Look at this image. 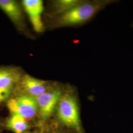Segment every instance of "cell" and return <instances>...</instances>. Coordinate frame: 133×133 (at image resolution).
<instances>
[{
	"mask_svg": "<svg viewBox=\"0 0 133 133\" xmlns=\"http://www.w3.org/2000/svg\"><path fill=\"white\" fill-rule=\"evenodd\" d=\"M114 0L84 1L63 14L59 23L63 26H75L83 24L92 19L101 10L116 3Z\"/></svg>",
	"mask_w": 133,
	"mask_h": 133,
	"instance_id": "obj_1",
	"label": "cell"
},
{
	"mask_svg": "<svg viewBox=\"0 0 133 133\" xmlns=\"http://www.w3.org/2000/svg\"><path fill=\"white\" fill-rule=\"evenodd\" d=\"M57 115L63 123L76 133H84L78 101L73 92H69L60 98L58 103Z\"/></svg>",
	"mask_w": 133,
	"mask_h": 133,
	"instance_id": "obj_2",
	"label": "cell"
},
{
	"mask_svg": "<svg viewBox=\"0 0 133 133\" xmlns=\"http://www.w3.org/2000/svg\"><path fill=\"white\" fill-rule=\"evenodd\" d=\"M8 107L12 114H18L27 119L34 117L38 110L36 99L30 95H21L10 100Z\"/></svg>",
	"mask_w": 133,
	"mask_h": 133,
	"instance_id": "obj_3",
	"label": "cell"
},
{
	"mask_svg": "<svg viewBox=\"0 0 133 133\" xmlns=\"http://www.w3.org/2000/svg\"><path fill=\"white\" fill-rule=\"evenodd\" d=\"M61 97L60 91L54 90L46 92L35 98L40 116L43 119H47L50 116Z\"/></svg>",
	"mask_w": 133,
	"mask_h": 133,
	"instance_id": "obj_4",
	"label": "cell"
},
{
	"mask_svg": "<svg viewBox=\"0 0 133 133\" xmlns=\"http://www.w3.org/2000/svg\"><path fill=\"white\" fill-rule=\"evenodd\" d=\"M22 4L34 30L38 33L43 32L44 29L42 20V14L43 10V1L41 0H24Z\"/></svg>",
	"mask_w": 133,
	"mask_h": 133,
	"instance_id": "obj_5",
	"label": "cell"
},
{
	"mask_svg": "<svg viewBox=\"0 0 133 133\" xmlns=\"http://www.w3.org/2000/svg\"><path fill=\"white\" fill-rule=\"evenodd\" d=\"M0 9L7 14L15 24L22 26L23 16L18 3L13 0H0Z\"/></svg>",
	"mask_w": 133,
	"mask_h": 133,
	"instance_id": "obj_6",
	"label": "cell"
},
{
	"mask_svg": "<svg viewBox=\"0 0 133 133\" xmlns=\"http://www.w3.org/2000/svg\"><path fill=\"white\" fill-rule=\"evenodd\" d=\"M22 85L30 96L38 97L46 92V85L45 82L26 75L22 79Z\"/></svg>",
	"mask_w": 133,
	"mask_h": 133,
	"instance_id": "obj_7",
	"label": "cell"
},
{
	"mask_svg": "<svg viewBox=\"0 0 133 133\" xmlns=\"http://www.w3.org/2000/svg\"><path fill=\"white\" fill-rule=\"evenodd\" d=\"M20 77L19 72L14 69H0V90H10Z\"/></svg>",
	"mask_w": 133,
	"mask_h": 133,
	"instance_id": "obj_8",
	"label": "cell"
},
{
	"mask_svg": "<svg viewBox=\"0 0 133 133\" xmlns=\"http://www.w3.org/2000/svg\"><path fill=\"white\" fill-rule=\"evenodd\" d=\"M7 126L9 128L16 133H21L29 128L28 124L22 116L12 114L8 120Z\"/></svg>",
	"mask_w": 133,
	"mask_h": 133,
	"instance_id": "obj_9",
	"label": "cell"
},
{
	"mask_svg": "<svg viewBox=\"0 0 133 133\" xmlns=\"http://www.w3.org/2000/svg\"><path fill=\"white\" fill-rule=\"evenodd\" d=\"M82 1L80 0H60L55 3V8L57 12L64 14L71 9Z\"/></svg>",
	"mask_w": 133,
	"mask_h": 133,
	"instance_id": "obj_10",
	"label": "cell"
},
{
	"mask_svg": "<svg viewBox=\"0 0 133 133\" xmlns=\"http://www.w3.org/2000/svg\"><path fill=\"white\" fill-rule=\"evenodd\" d=\"M10 90H0V103L6 100L9 96Z\"/></svg>",
	"mask_w": 133,
	"mask_h": 133,
	"instance_id": "obj_11",
	"label": "cell"
}]
</instances>
